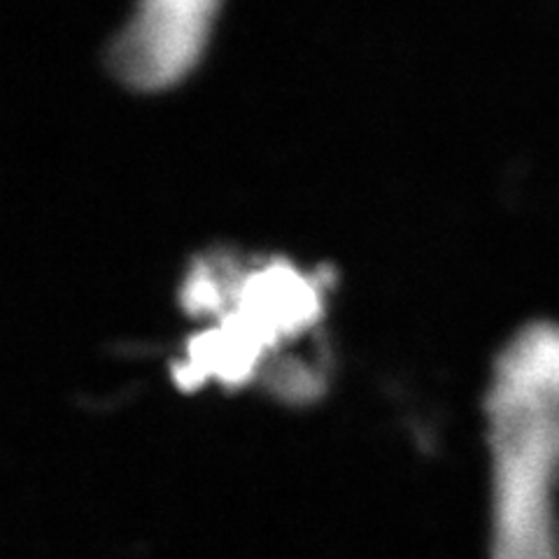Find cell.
I'll list each match as a JSON object with an SVG mask.
<instances>
[{
	"label": "cell",
	"instance_id": "6da1fadb",
	"mask_svg": "<svg viewBox=\"0 0 559 559\" xmlns=\"http://www.w3.org/2000/svg\"><path fill=\"white\" fill-rule=\"evenodd\" d=\"M224 0H138L110 49L112 73L135 90H164L201 59Z\"/></svg>",
	"mask_w": 559,
	"mask_h": 559
}]
</instances>
